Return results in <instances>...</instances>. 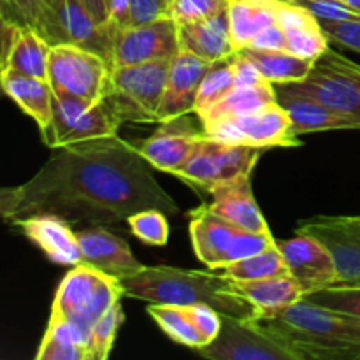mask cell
I'll return each mask as SVG.
<instances>
[{"label":"cell","mask_w":360,"mask_h":360,"mask_svg":"<svg viewBox=\"0 0 360 360\" xmlns=\"http://www.w3.org/2000/svg\"><path fill=\"white\" fill-rule=\"evenodd\" d=\"M20 188V206L9 224L41 213L65 218L70 225H116L144 210L179 213L136 143L118 134L55 148Z\"/></svg>","instance_id":"cell-1"},{"label":"cell","mask_w":360,"mask_h":360,"mask_svg":"<svg viewBox=\"0 0 360 360\" xmlns=\"http://www.w3.org/2000/svg\"><path fill=\"white\" fill-rule=\"evenodd\" d=\"M297 360H360V319L301 299L255 319Z\"/></svg>","instance_id":"cell-2"},{"label":"cell","mask_w":360,"mask_h":360,"mask_svg":"<svg viewBox=\"0 0 360 360\" xmlns=\"http://www.w3.org/2000/svg\"><path fill=\"white\" fill-rule=\"evenodd\" d=\"M127 297L157 304H207L220 315L243 320L259 319L255 306L236 290L227 274L179 267L144 266L139 273L122 280Z\"/></svg>","instance_id":"cell-3"},{"label":"cell","mask_w":360,"mask_h":360,"mask_svg":"<svg viewBox=\"0 0 360 360\" xmlns=\"http://www.w3.org/2000/svg\"><path fill=\"white\" fill-rule=\"evenodd\" d=\"M171 60L112 67L102 102L112 118L123 123H158Z\"/></svg>","instance_id":"cell-4"},{"label":"cell","mask_w":360,"mask_h":360,"mask_svg":"<svg viewBox=\"0 0 360 360\" xmlns=\"http://www.w3.org/2000/svg\"><path fill=\"white\" fill-rule=\"evenodd\" d=\"M188 217L193 252L210 269H224L276 243L271 232H253L234 225L214 214L207 204L190 211Z\"/></svg>","instance_id":"cell-5"},{"label":"cell","mask_w":360,"mask_h":360,"mask_svg":"<svg viewBox=\"0 0 360 360\" xmlns=\"http://www.w3.org/2000/svg\"><path fill=\"white\" fill-rule=\"evenodd\" d=\"M125 295L122 280L86 264L70 267L58 285L51 313L70 320L91 336V329Z\"/></svg>","instance_id":"cell-6"},{"label":"cell","mask_w":360,"mask_h":360,"mask_svg":"<svg viewBox=\"0 0 360 360\" xmlns=\"http://www.w3.org/2000/svg\"><path fill=\"white\" fill-rule=\"evenodd\" d=\"M111 63L101 55L72 44L53 46L48 62V83L58 97L101 102L111 77Z\"/></svg>","instance_id":"cell-7"},{"label":"cell","mask_w":360,"mask_h":360,"mask_svg":"<svg viewBox=\"0 0 360 360\" xmlns=\"http://www.w3.org/2000/svg\"><path fill=\"white\" fill-rule=\"evenodd\" d=\"M266 150L243 144H229L204 136L197 143L195 150L188 157V160L176 171V178L183 179L193 188L210 190L220 183L252 176L257 162Z\"/></svg>","instance_id":"cell-8"},{"label":"cell","mask_w":360,"mask_h":360,"mask_svg":"<svg viewBox=\"0 0 360 360\" xmlns=\"http://www.w3.org/2000/svg\"><path fill=\"white\" fill-rule=\"evenodd\" d=\"M287 86L330 109L360 118V65L330 46L315 60L304 81Z\"/></svg>","instance_id":"cell-9"},{"label":"cell","mask_w":360,"mask_h":360,"mask_svg":"<svg viewBox=\"0 0 360 360\" xmlns=\"http://www.w3.org/2000/svg\"><path fill=\"white\" fill-rule=\"evenodd\" d=\"M202 129L206 136L221 143L243 144L260 150L302 146V141L294 132L290 116L278 102L250 115L202 123Z\"/></svg>","instance_id":"cell-10"},{"label":"cell","mask_w":360,"mask_h":360,"mask_svg":"<svg viewBox=\"0 0 360 360\" xmlns=\"http://www.w3.org/2000/svg\"><path fill=\"white\" fill-rule=\"evenodd\" d=\"M118 122L104 102H88L76 97H53L51 123L41 130L44 143L51 150L81 141L116 136Z\"/></svg>","instance_id":"cell-11"},{"label":"cell","mask_w":360,"mask_h":360,"mask_svg":"<svg viewBox=\"0 0 360 360\" xmlns=\"http://www.w3.org/2000/svg\"><path fill=\"white\" fill-rule=\"evenodd\" d=\"M197 352L213 360H297L288 348L271 338L257 320L229 315H221L218 336Z\"/></svg>","instance_id":"cell-12"},{"label":"cell","mask_w":360,"mask_h":360,"mask_svg":"<svg viewBox=\"0 0 360 360\" xmlns=\"http://www.w3.org/2000/svg\"><path fill=\"white\" fill-rule=\"evenodd\" d=\"M181 51L178 23L172 16L118 28L112 48V67L171 60Z\"/></svg>","instance_id":"cell-13"},{"label":"cell","mask_w":360,"mask_h":360,"mask_svg":"<svg viewBox=\"0 0 360 360\" xmlns=\"http://www.w3.org/2000/svg\"><path fill=\"white\" fill-rule=\"evenodd\" d=\"M299 234L320 239L336 262L334 287H360V217H315L297 225Z\"/></svg>","instance_id":"cell-14"},{"label":"cell","mask_w":360,"mask_h":360,"mask_svg":"<svg viewBox=\"0 0 360 360\" xmlns=\"http://www.w3.org/2000/svg\"><path fill=\"white\" fill-rule=\"evenodd\" d=\"M295 234L292 239L276 241V245L304 295L333 288L338 281V269L330 250L313 236Z\"/></svg>","instance_id":"cell-15"},{"label":"cell","mask_w":360,"mask_h":360,"mask_svg":"<svg viewBox=\"0 0 360 360\" xmlns=\"http://www.w3.org/2000/svg\"><path fill=\"white\" fill-rule=\"evenodd\" d=\"M206 132L197 129L186 115L162 122L148 139L136 143L139 153L158 171L174 174L188 160Z\"/></svg>","instance_id":"cell-16"},{"label":"cell","mask_w":360,"mask_h":360,"mask_svg":"<svg viewBox=\"0 0 360 360\" xmlns=\"http://www.w3.org/2000/svg\"><path fill=\"white\" fill-rule=\"evenodd\" d=\"M210 67L211 62H206L185 49L172 56L164 98L158 109V123L195 111L200 83Z\"/></svg>","instance_id":"cell-17"},{"label":"cell","mask_w":360,"mask_h":360,"mask_svg":"<svg viewBox=\"0 0 360 360\" xmlns=\"http://www.w3.org/2000/svg\"><path fill=\"white\" fill-rule=\"evenodd\" d=\"M81 264L95 267L105 274L123 280L139 273L144 267L130 252L129 243L112 234L104 225H88L77 232Z\"/></svg>","instance_id":"cell-18"},{"label":"cell","mask_w":360,"mask_h":360,"mask_svg":"<svg viewBox=\"0 0 360 360\" xmlns=\"http://www.w3.org/2000/svg\"><path fill=\"white\" fill-rule=\"evenodd\" d=\"M25 236L34 243L44 255L58 266L72 267L81 264V248L77 232L72 231L69 221L49 213L32 214L13 221Z\"/></svg>","instance_id":"cell-19"},{"label":"cell","mask_w":360,"mask_h":360,"mask_svg":"<svg viewBox=\"0 0 360 360\" xmlns=\"http://www.w3.org/2000/svg\"><path fill=\"white\" fill-rule=\"evenodd\" d=\"M274 90L276 102L288 112L297 136L323 130H360V118L330 109L315 98L290 90L287 84H274Z\"/></svg>","instance_id":"cell-20"},{"label":"cell","mask_w":360,"mask_h":360,"mask_svg":"<svg viewBox=\"0 0 360 360\" xmlns=\"http://www.w3.org/2000/svg\"><path fill=\"white\" fill-rule=\"evenodd\" d=\"M178 34L181 49L206 62H218L236 53L229 21V4L224 11L210 18L178 23Z\"/></svg>","instance_id":"cell-21"},{"label":"cell","mask_w":360,"mask_h":360,"mask_svg":"<svg viewBox=\"0 0 360 360\" xmlns=\"http://www.w3.org/2000/svg\"><path fill=\"white\" fill-rule=\"evenodd\" d=\"M252 176H241V178L231 179V181L220 183L210 190L211 202L207 204L210 210L218 217L232 221L243 229L253 232H271L255 195H253Z\"/></svg>","instance_id":"cell-22"},{"label":"cell","mask_w":360,"mask_h":360,"mask_svg":"<svg viewBox=\"0 0 360 360\" xmlns=\"http://www.w3.org/2000/svg\"><path fill=\"white\" fill-rule=\"evenodd\" d=\"M276 20L287 37V51L315 62L327 48L329 37L319 18L295 2H276Z\"/></svg>","instance_id":"cell-23"},{"label":"cell","mask_w":360,"mask_h":360,"mask_svg":"<svg viewBox=\"0 0 360 360\" xmlns=\"http://www.w3.org/2000/svg\"><path fill=\"white\" fill-rule=\"evenodd\" d=\"M0 84L4 94L13 98L18 108L37 123L39 130H44L51 123L55 94L48 79L6 69L0 77Z\"/></svg>","instance_id":"cell-24"},{"label":"cell","mask_w":360,"mask_h":360,"mask_svg":"<svg viewBox=\"0 0 360 360\" xmlns=\"http://www.w3.org/2000/svg\"><path fill=\"white\" fill-rule=\"evenodd\" d=\"M37 360H91L90 334L70 320L51 313Z\"/></svg>","instance_id":"cell-25"},{"label":"cell","mask_w":360,"mask_h":360,"mask_svg":"<svg viewBox=\"0 0 360 360\" xmlns=\"http://www.w3.org/2000/svg\"><path fill=\"white\" fill-rule=\"evenodd\" d=\"M234 285L236 290L255 306L259 316L271 315L278 309L295 304V302L304 297L301 285L297 283V280L292 274H281V276L248 281L234 280Z\"/></svg>","instance_id":"cell-26"},{"label":"cell","mask_w":360,"mask_h":360,"mask_svg":"<svg viewBox=\"0 0 360 360\" xmlns=\"http://www.w3.org/2000/svg\"><path fill=\"white\" fill-rule=\"evenodd\" d=\"M276 2L280 0H227L236 51L246 48L259 32L276 21Z\"/></svg>","instance_id":"cell-27"},{"label":"cell","mask_w":360,"mask_h":360,"mask_svg":"<svg viewBox=\"0 0 360 360\" xmlns=\"http://www.w3.org/2000/svg\"><path fill=\"white\" fill-rule=\"evenodd\" d=\"M252 60L262 77L271 84L301 83L308 77L313 63L311 60L301 58L288 51H267V49L241 48L238 49Z\"/></svg>","instance_id":"cell-28"},{"label":"cell","mask_w":360,"mask_h":360,"mask_svg":"<svg viewBox=\"0 0 360 360\" xmlns=\"http://www.w3.org/2000/svg\"><path fill=\"white\" fill-rule=\"evenodd\" d=\"M276 102V90L269 81L255 84V86H236L231 94L225 95L220 102L210 108L207 111L200 112V123L217 122V120L234 118V116L250 115L266 105Z\"/></svg>","instance_id":"cell-29"},{"label":"cell","mask_w":360,"mask_h":360,"mask_svg":"<svg viewBox=\"0 0 360 360\" xmlns=\"http://www.w3.org/2000/svg\"><path fill=\"white\" fill-rule=\"evenodd\" d=\"M51 46L30 27H16L6 69L48 79Z\"/></svg>","instance_id":"cell-30"},{"label":"cell","mask_w":360,"mask_h":360,"mask_svg":"<svg viewBox=\"0 0 360 360\" xmlns=\"http://www.w3.org/2000/svg\"><path fill=\"white\" fill-rule=\"evenodd\" d=\"M146 311L157 322V326L176 343L192 348V350H200L206 347L202 334L199 333L192 315H190L188 306L150 302Z\"/></svg>","instance_id":"cell-31"},{"label":"cell","mask_w":360,"mask_h":360,"mask_svg":"<svg viewBox=\"0 0 360 360\" xmlns=\"http://www.w3.org/2000/svg\"><path fill=\"white\" fill-rule=\"evenodd\" d=\"M224 274H227L231 280L248 281V280H262V278L281 276V274H290L287 262H285L283 253L280 252L278 245H271L269 248L262 252L250 255L246 259L236 260L224 267Z\"/></svg>","instance_id":"cell-32"},{"label":"cell","mask_w":360,"mask_h":360,"mask_svg":"<svg viewBox=\"0 0 360 360\" xmlns=\"http://www.w3.org/2000/svg\"><path fill=\"white\" fill-rule=\"evenodd\" d=\"M234 88V55H231L227 58H221L218 62L211 63L202 83H200L199 95H197L195 102V111L193 112L200 115V112L207 111L217 102H220L225 95L231 94Z\"/></svg>","instance_id":"cell-33"},{"label":"cell","mask_w":360,"mask_h":360,"mask_svg":"<svg viewBox=\"0 0 360 360\" xmlns=\"http://www.w3.org/2000/svg\"><path fill=\"white\" fill-rule=\"evenodd\" d=\"M123 322H125V313H123L122 302H116L98 319L90 336L91 360H105L111 355L112 345Z\"/></svg>","instance_id":"cell-34"},{"label":"cell","mask_w":360,"mask_h":360,"mask_svg":"<svg viewBox=\"0 0 360 360\" xmlns=\"http://www.w3.org/2000/svg\"><path fill=\"white\" fill-rule=\"evenodd\" d=\"M130 231L143 243L151 246H164L169 241V221L164 211L144 210L127 220Z\"/></svg>","instance_id":"cell-35"},{"label":"cell","mask_w":360,"mask_h":360,"mask_svg":"<svg viewBox=\"0 0 360 360\" xmlns=\"http://www.w3.org/2000/svg\"><path fill=\"white\" fill-rule=\"evenodd\" d=\"M302 299L360 319V287L323 288V290L304 295Z\"/></svg>","instance_id":"cell-36"},{"label":"cell","mask_w":360,"mask_h":360,"mask_svg":"<svg viewBox=\"0 0 360 360\" xmlns=\"http://www.w3.org/2000/svg\"><path fill=\"white\" fill-rule=\"evenodd\" d=\"M227 7V0H172L171 16L178 23L210 18Z\"/></svg>","instance_id":"cell-37"},{"label":"cell","mask_w":360,"mask_h":360,"mask_svg":"<svg viewBox=\"0 0 360 360\" xmlns=\"http://www.w3.org/2000/svg\"><path fill=\"white\" fill-rule=\"evenodd\" d=\"M319 20L360 21V13L343 0H294Z\"/></svg>","instance_id":"cell-38"},{"label":"cell","mask_w":360,"mask_h":360,"mask_svg":"<svg viewBox=\"0 0 360 360\" xmlns=\"http://www.w3.org/2000/svg\"><path fill=\"white\" fill-rule=\"evenodd\" d=\"M330 42L360 53V21L319 20Z\"/></svg>","instance_id":"cell-39"},{"label":"cell","mask_w":360,"mask_h":360,"mask_svg":"<svg viewBox=\"0 0 360 360\" xmlns=\"http://www.w3.org/2000/svg\"><path fill=\"white\" fill-rule=\"evenodd\" d=\"M42 4L44 0H2L0 13L16 27L34 28Z\"/></svg>","instance_id":"cell-40"},{"label":"cell","mask_w":360,"mask_h":360,"mask_svg":"<svg viewBox=\"0 0 360 360\" xmlns=\"http://www.w3.org/2000/svg\"><path fill=\"white\" fill-rule=\"evenodd\" d=\"M172 0H130V25L171 16Z\"/></svg>","instance_id":"cell-41"},{"label":"cell","mask_w":360,"mask_h":360,"mask_svg":"<svg viewBox=\"0 0 360 360\" xmlns=\"http://www.w3.org/2000/svg\"><path fill=\"white\" fill-rule=\"evenodd\" d=\"M246 48L267 49V51H287V37H285V32L281 25L278 23V20L273 25L264 28L262 32H259Z\"/></svg>","instance_id":"cell-42"},{"label":"cell","mask_w":360,"mask_h":360,"mask_svg":"<svg viewBox=\"0 0 360 360\" xmlns=\"http://www.w3.org/2000/svg\"><path fill=\"white\" fill-rule=\"evenodd\" d=\"M234 77L236 86H255L266 81L252 60L239 51L234 53Z\"/></svg>","instance_id":"cell-43"},{"label":"cell","mask_w":360,"mask_h":360,"mask_svg":"<svg viewBox=\"0 0 360 360\" xmlns=\"http://www.w3.org/2000/svg\"><path fill=\"white\" fill-rule=\"evenodd\" d=\"M21 200L20 186H0V218L6 221L13 220Z\"/></svg>","instance_id":"cell-44"},{"label":"cell","mask_w":360,"mask_h":360,"mask_svg":"<svg viewBox=\"0 0 360 360\" xmlns=\"http://www.w3.org/2000/svg\"><path fill=\"white\" fill-rule=\"evenodd\" d=\"M14 32H16V25L11 23L4 14L0 13V77H2L4 70L7 67V56H9L11 44H13Z\"/></svg>","instance_id":"cell-45"},{"label":"cell","mask_w":360,"mask_h":360,"mask_svg":"<svg viewBox=\"0 0 360 360\" xmlns=\"http://www.w3.org/2000/svg\"><path fill=\"white\" fill-rule=\"evenodd\" d=\"M97 21L104 23V21H109V7L108 0H79Z\"/></svg>","instance_id":"cell-46"},{"label":"cell","mask_w":360,"mask_h":360,"mask_svg":"<svg viewBox=\"0 0 360 360\" xmlns=\"http://www.w3.org/2000/svg\"><path fill=\"white\" fill-rule=\"evenodd\" d=\"M345 2H347L348 6L354 7L355 11H359V13H360V0H345Z\"/></svg>","instance_id":"cell-47"},{"label":"cell","mask_w":360,"mask_h":360,"mask_svg":"<svg viewBox=\"0 0 360 360\" xmlns=\"http://www.w3.org/2000/svg\"><path fill=\"white\" fill-rule=\"evenodd\" d=\"M2 95H6V94H4V90H2V84H0V97H2Z\"/></svg>","instance_id":"cell-48"},{"label":"cell","mask_w":360,"mask_h":360,"mask_svg":"<svg viewBox=\"0 0 360 360\" xmlns=\"http://www.w3.org/2000/svg\"><path fill=\"white\" fill-rule=\"evenodd\" d=\"M280 2H294V0H280Z\"/></svg>","instance_id":"cell-49"},{"label":"cell","mask_w":360,"mask_h":360,"mask_svg":"<svg viewBox=\"0 0 360 360\" xmlns=\"http://www.w3.org/2000/svg\"><path fill=\"white\" fill-rule=\"evenodd\" d=\"M0 9H2V0H0Z\"/></svg>","instance_id":"cell-50"},{"label":"cell","mask_w":360,"mask_h":360,"mask_svg":"<svg viewBox=\"0 0 360 360\" xmlns=\"http://www.w3.org/2000/svg\"><path fill=\"white\" fill-rule=\"evenodd\" d=\"M343 2H345V0H343Z\"/></svg>","instance_id":"cell-51"}]
</instances>
